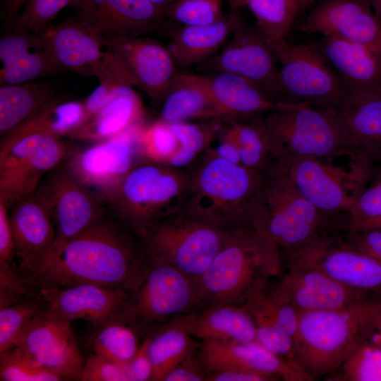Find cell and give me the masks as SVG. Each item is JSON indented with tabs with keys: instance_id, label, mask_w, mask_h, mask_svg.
Segmentation results:
<instances>
[{
	"instance_id": "obj_1",
	"label": "cell",
	"mask_w": 381,
	"mask_h": 381,
	"mask_svg": "<svg viewBox=\"0 0 381 381\" xmlns=\"http://www.w3.org/2000/svg\"><path fill=\"white\" fill-rule=\"evenodd\" d=\"M137 262L131 239L102 218L75 236L54 245L48 255L29 272L42 287L87 283L119 288L133 279Z\"/></svg>"
},
{
	"instance_id": "obj_2",
	"label": "cell",
	"mask_w": 381,
	"mask_h": 381,
	"mask_svg": "<svg viewBox=\"0 0 381 381\" xmlns=\"http://www.w3.org/2000/svg\"><path fill=\"white\" fill-rule=\"evenodd\" d=\"M281 267L280 250L266 233L251 224L231 231L197 281L200 302L244 306L265 290Z\"/></svg>"
},
{
	"instance_id": "obj_3",
	"label": "cell",
	"mask_w": 381,
	"mask_h": 381,
	"mask_svg": "<svg viewBox=\"0 0 381 381\" xmlns=\"http://www.w3.org/2000/svg\"><path fill=\"white\" fill-rule=\"evenodd\" d=\"M190 190L182 212L224 231L241 229L250 217L261 172L205 152L190 170Z\"/></svg>"
},
{
	"instance_id": "obj_4",
	"label": "cell",
	"mask_w": 381,
	"mask_h": 381,
	"mask_svg": "<svg viewBox=\"0 0 381 381\" xmlns=\"http://www.w3.org/2000/svg\"><path fill=\"white\" fill-rule=\"evenodd\" d=\"M260 172L250 222L271 238L281 255L332 234L328 230L337 221L322 213L298 190L284 166L271 161Z\"/></svg>"
},
{
	"instance_id": "obj_5",
	"label": "cell",
	"mask_w": 381,
	"mask_h": 381,
	"mask_svg": "<svg viewBox=\"0 0 381 381\" xmlns=\"http://www.w3.org/2000/svg\"><path fill=\"white\" fill-rule=\"evenodd\" d=\"M272 161L287 167L305 157L353 159L346 126L337 107L277 101L264 116Z\"/></svg>"
},
{
	"instance_id": "obj_6",
	"label": "cell",
	"mask_w": 381,
	"mask_h": 381,
	"mask_svg": "<svg viewBox=\"0 0 381 381\" xmlns=\"http://www.w3.org/2000/svg\"><path fill=\"white\" fill-rule=\"evenodd\" d=\"M190 179L188 169L145 157L126 175L107 202L122 222L143 236L160 219L183 210Z\"/></svg>"
},
{
	"instance_id": "obj_7",
	"label": "cell",
	"mask_w": 381,
	"mask_h": 381,
	"mask_svg": "<svg viewBox=\"0 0 381 381\" xmlns=\"http://www.w3.org/2000/svg\"><path fill=\"white\" fill-rule=\"evenodd\" d=\"M65 154L61 137L39 110L1 138L0 200L8 207L33 193Z\"/></svg>"
},
{
	"instance_id": "obj_8",
	"label": "cell",
	"mask_w": 381,
	"mask_h": 381,
	"mask_svg": "<svg viewBox=\"0 0 381 381\" xmlns=\"http://www.w3.org/2000/svg\"><path fill=\"white\" fill-rule=\"evenodd\" d=\"M375 303L298 313L294 346L298 362L311 380L338 370L362 337L365 319Z\"/></svg>"
},
{
	"instance_id": "obj_9",
	"label": "cell",
	"mask_w": 381,
	"mask_h": 381,
	"mask_svg": "<svg viewBox=\"0 0 381 381\" xmlns=\"http://www.w3.org/2000/svg\"><path fill=\"white\" fill-rule=\"evenodd\" d=\"M229 232L181 210L154 224L143 236L152 264L175 267L197 282L222 248Z\"/></svg>"
},
{
	"instance_id": "obj_10",
	"label": "cell",
	"mask_w": 381,
	"mask_h": 381,
	"mask_svg": "<svg viewBox=\"0 0 381 381\" xmlns=\"http://www.w3.org/2000/svg\"><path fill=\"white\" fill-rule=\"evenodd\" d=\"M39 34L64 72L95 77L99 85L112 88L135 85L107 39L93 31L77 14Z\"/></svg>"
},
{
	"instance_id": "obj_11",
	"label": "cell",
	"mask_w": 381,
	"mask_h": 381,
	"mask_svg": "<svg viewBox=\"0 0 381 381\" xmlns=\"http://www.w3.org/2000/svg\"><path fill=\"white\" fill-rule=\"evenodd\" d=\"M271 47L280 64L277 102L337 107L344 87L337 73L317 49L286 39Z\"/></svg>"
},
{
	"instance_id": "obj_12",
	"label": "cell",
	"mask_w": 381,
	"mask_h": 381,
	"mask_svg": "<svg viewBox=\"0 0 381 381\" xmlns=\"http://www.w3.org/2000/svg\"><path fill=\"white\" fill-rule=\"evenodd\" d=\"M329 159L300 157L285 167L298 190L322 213L337 221L348 216L356 195L367 183L371 166L358 162L347 171Z\"/></svg>"
},
{
	"instance_id": "obj_13",
	"label": "cell",
	"mask_w": 381,
	"mask_h": 381,
	"mask_svg": "<svg viewBox=\"0 0 381 381\" xmlns=\"http://www.w3.org/2000/svg\"><path fill=\"white\" fill-rule=\"evenodd\" d=\"M285 257L289 266L317 269L373 302H381V264L353 249L344 236H325Z\"/></svg>"
},
{
	"instance_id": "obj_14",
	"label": "cell",
	"mask_w": 381,
	"mask_h": 381,
	"mask_svg": "<svg viewBox=\"0 0 381 381\" xmlns=\"http://www.w3.org/2000/svg\"><path fill=\"white\" fill-rule=\"evenodd\" d=\"M34 192L54 222V245L75 236L104 217V198L82 184L66 167L50 174Z\"/></svg>"
},
{
	"instance_id": "obj_15",
	"label": "cell",
	"mask_w": 381,
	"mask_h": 381,
	"mask_svg": "<svg viewBox=\"0 0 381 381\" xmlns=\"http://www.w3.org/2000/svg\"><path fill=\"white\" fill-rule=\"evenodd\" d=\"M13 349L63 380L80 378L84 364L71 321L47 309L30 323Z\"/></svg>"
},
{
	"instance_id": "obj_16",
	"label": "cell",
	"mask_w": 381,
	"mask_h": 381,
	"mask_svg": "<svg viewBox=\"0 0 381 381\" xmlns=\"http://www.w3.org/2000/svg\"><path fill=\"white\" fill-rule=\"evenodd\" d=\"M132 128L75 152L67 162L68 171L106 201L138 161L140 131Z\"/></svg>"
},
{
	"instance_id": "obj_17",
	"label": "cell",
	"mask_w": 381,
	"mask_h": 381,
	"mask_svg": "<svg viewBox=\"0 0 381 381\" xmlns=\"http://www.w3.org/2000/svg\"><path fill=\"white\" fill-rule=\"evenodd\" d=\"M205 62L212 72L236 74L258 84L277 100L279 67L274 51L258 29L238 15L228 41Z\"/></svg>"
},
{
	"instance_id": "obj_18",
	"label": "cell",
	"mask_w": 381,
	"mask_h": 381,
	"mask_svg": "<svg viewBox=\"0 0 381 381\" xmlns=\"http://www.w3.org/2000/svg\"><path fill=\"white\" fill-rule=\"evenodd\" d=\"M106 39L134 85L153 102H162L178 73L168 47L144 36Z\"/></svg>"
},
{
	"instance_id": "obj_19",
	"label": "cell",
	"mask_w": 381,
	"mask_h": 381,
	"mask_svg": "<svg viewBox=\"0 0 381 381\" xmlns=\"http://www.w3.org/2000/svg\"><path fill=\"white\" fill-rule=\"evenodd\" d=\"M76 14L104 38L168 31L164 8L148 0H85Z\"/></svg>"
},
{
	"instance_id": "obj_20",
	"label": "cell",
	"mask_w": 381,
	"mask_h": 381,
	"mask_svg": "<svg viewBox=\"0 0 381 381\" xmlns=\"http://www.w3.org/2000/svg\"><path fill=\"white\" fill-rule=\"evenodd\" d=\"M301 29L358 42L381 55V20L370 0H324L306 16Z\"/></svg>"
},
{
	"instance_id": "obj_21",
	"label": "cell",
	"mask_w": 381,
	"mask_h": 381,
	"mask_svg": "<svg viewBox=\"0 0 381 381\" xmlns=\"http://www.w3.org/2000/svg\"><path fill=\"white\" fill-rule=\"evenodd\" d=\"M199 303L195 280L171 266L153 264L141 280L132 312L145 322H161Z\"/></svg>"
},
{
	"instance_id": "obj_22",
	"label": "cell",
	"mask_w": 381,
	"mask_h": 381,
	"mask_svg": "<svg viewBox=\"0 0 381 381\" xmlns=\"http://www.w3.org/2000/svg\"><path fill=\"white\" fill-rule=\"evenodd\" d=\"M272 294L298 313L332 310L373 303L366 296L335 281L322 271L290 265Z\"/></svg>"
},
{
	"instance_id": "obj_23",
	"label": "cell",
	"mask_w": 381,
	"mask_h": 381,
	"mask_svg": "<svg viewBox=\"0 0 381 381\" xmlns=\"http://www.w3.org/2000/svg\"><path fill=\"white\" fill-rule=\"evenodd\" d=\"M199 362L209 373L227 370L259 373L285 381H311L256 341L202 342Z\"/></svg>"
},
{
	"instance_id": "obj_24",
	"label": "cell",
	"mask_w": 381,
	"mask_h": 381,
	"mask_svg": "<svg viewBox=\"0 0 381 381\" xmlns=\"http://www.w3.org/2000/svg\"><path fill=\"white\" fill-rule=\"evenodd\" d=\"M40 295L46 309L69 321L82 319L102 325L122 308L124 295L119 288L94 284L68 286H43Z\"/></svg>"
},
{
	"instance_id": "obj_25",
	"label": "cell",
	"mask_w": 381,
	"mask_h": 381,
	"mask_svg": "<svg viewBox=\"0 0 381 381\" xmlns=\"http://www.w3.org/2000/svg\"><path fill=\"white\" fill-rule=\"evenodd\" d=\"M6 28L0 38L1 86L30 82L64 72L52 58L39 33L15 25Z\"/></svg>"
},
{
	"instance_id": "obj_26",
	"label": "cell",
	"mask_w": 381,
	"mask_h": 381,
	"mask_svg": "<svg viewBox=\"0 0 381 381\" xmlns=\"http://www.w3.org/2000/svg\"><path fill=\"white\" fill-rule=\"evenodd\" d=\"M8 217L15 255L21 267L30 272L48 255L54 246V222L35 192L15 202Z\"/></svg>"
},
{
	"instance_id": "obj_27",
	"label": "cell",
	"mask_w": 381,
	"mask_h": 381,
	"mask_svg": "<svg viewBox=\"0 0 381 381\" xmlns=\"http://www.w3.org/2000/svg\"><path fill=\"white\" fill-rule=\"evenodd\" d=\"M313 47L337 73L345 92L381 89V55L370 47L335 37H323Z\"/></svg>"
},
{
	"instance_id": "obj_28",
	"label": "cell",
	"mask_w": 381,
	"mask_h": 381,
	"mask_svg": "<svg viewBox=\"0 0 381 381\" xmlns=\"http://www.w3.org/2000/svg\"><path fill=\"white\" fill-rule=\"evenodd\" d=\"M337 108L349 133L353 158L370 166L381 159V89L344 91Z\"/></svg>"
},
{
	"instance_id": "obj_29",
	"label": "cell",
	"mask_w": 381,
	"mask_h": 381,
	"mask_svg": "<svg viewBox=\"0 0 381 381\" xmlns=\"http://www.w3.org/2000/svg\"><path fill=\"white\" fill-rule=\"evenodd\" d=\"M222 116L250 119L265 116L275 107L276 99L258 84L236 74L215 71L204 75Z\"/></svg>"
},
{
	"instance_id": "obj_30",
	"label": "cell",
	"mask_w": 381,
	"mask_h": 381,
	"mask_svg": "<svg viewBox=\"0 0 381 381\" xmlns=\"http://www.w3.org/2000/svg\"><path fill=\"white\" fill-rule=\"evenodd\" d=\"M162 103L158 119L168 124L224 117L202 75L178 72Z\"/></svg>"
},
{
	"instance_id": "obj_31",
	"label": "cell",
	"mask_w": 381,
	"mask_h": 381,
	"mask_svg": "<svg viewBox=\"0 0 381 381\" xmlns=\"http://www.w3.org/2000/svg\"><path fill=\"white\" fill-rule=\"evenodd\" d=\"M143 116L142 101L133 86H121L101 108L68 136L78 140L102 141L137 126Z\"/></svg>"
},
{
	"instance_id": "obj_32",
	"label": "cell",
	"mask_w": 381,
	"mask_h": 381,
	"mask_svg": "<svg viewBox=\"0 0 381 381\" xmlns=\"http://www.w3.org/2000/svg\"><path fill=\"white\" fill-rule=\"evenodd\" d=\"M237 17V12H231L214 23L181 25L171 32L167 47L177 66L205 62L214 56L229 39Z\"/></svg>"
},
{
	"instance_id": "obj_33",
	"label": "cell",
	"mask_w": 381,
	"mask_h": 381,
	"mask_svg": "<svg viewBox=\"0 0 381 381\" xmlns=\"http://www.w3.org/2000/svg\"><path fill=\"white\" fill-rule=\"evenodd\" d=\"M181 320L193 337L202 342L256 341L255 322L243 306H212Z\"/></svg>"
},
{
	"instance_id": "obj_34",
	"label": "cell",
	"mask_w": 381,
	"mask_h": 381,
	"mask_svg": "<svg viewBox=\"0 0 381 381\" xmlns=\"http://www.w3.org/2000/svg\"><path fill=\"white\" fill-rule=\"evenodd\" d=\"M48 83L30 81L0 87V134L8 132L36 114L54 99Z\"/></svg>"
},
{
	"instance_id": "obj_35",
	"label": "cell",
	"mask_w": 381,
	"mask_h": 381,
	"mask_svg": "<svg viewBox=\"0 0 381 381\" xmlns=\"http://www.w3.org/2000/svg\"><path fill=\"white\" fill-rule=\"evenodd\" d=\"M192 337L181 319H178L176 322L149 338L147 351L153 368L152 380L164 381L172 369L192 356Z\"/></svg>"
},
{
	"instance_id": "obj_36",
	"label": "cell",
	"mask_w": 381,
	"mask_h": 381,
	"mask_svg": "<svg viewBox=\"0 0 381 381\" xmlns=\"http://www.w3.org/2000/svg\"><path fill=\"white\" fill-rule=\"evenodd\" d=\"M256 21V28L272 45L286 39L297 13L301 0H250L248 4Z\"/></svg>"
},
{
	"instance_id": "obj_37",
	"label": "cell",
	"mask_w": 381,
	"mask_h": 381,
	"mask_svg": "<svg viewBox=\"0 0 381 381\" xmlns=\"http://www.w3.org/2000/svg\"><path fill=\"white\" fill-rule=\"evenodd\" d=\"M229 123L239 145L241 164L257 171L262 170L272 161L264 116L229 119Z\"/></svg>"
},
{
	"instance_id": "obj_38",
	"label": "cell",
	"mask_w": 381,
	"mask_h": 381,
	"mask_svg": "<svg viewBox=\"0 0 381 381\" xmlns=\"http://www.w3.org/2000/svg\"><path fill=\"white\" fill-rule=\"evenodd\" d=\"M224 117L202 121L170 124L179 141V150L168 165L181 169L194 164L207 150L213 134Z\"/></svg>"
},
{
	"instance_id": "obj_39",
	"label": "cell",
	"mask_w": 381,
	"mask_h": 381,
	"mask_svg": "<svg viewBox=\"0 0 381 381\" xmlns=\"http://www.w3.org/2000/svg\"><path fill=\"white\" fill-rule=\"evenodd\" d=\"M140 346L131 327L110 321L102 325L92 341L94 353L125 366L133 360Z\"/></svg>"
},
{
	"instance_id": "obj_40",
	"label": "cell",
	"mask_w": 381,
	"mask_h": 381,
	"mask_svg": "<svg viewBox=\"0 0 381 381\" xmlns=\"http://www.w3.org/2000/svg\"><path fill=\"white\" fill-rule=\"evenodd\" d=\"M332 375V380L381 381V347L361 337Z\"/></svg>"
},
{
	"instance_id": "obj_41",
	"label": "cell",
	"mask_w": 381,
	"mask_h": 381,
	"mask_svg": "<svg viewBox=\"0 0 381 381\" xmlns=\"http://www.w3.org/2000/svg\"><path fill=\"white\" fill-rule=\"evenodd\" d=\"M43 310L35 301L0 308V354L13 349L30 323Z\"/></svg>"
},
{
	"instance_id": "obj_42",
	"label": "cell",
	"mask_w": 381,
	"mask_h": 381,
	"mask_svg": "<svg viewBox=\"0 0 381 381\" xmlns=\"http://www.w3.org/2000/svg\"><path fill=\"white\" fill-rule=\"evenodd\" d=\"M169 21L181 25H204L221 20L222 0H176L164 8Z\"/></svg>"
},
{
	"instance_id": "obj_43",
	"label": "cell",
	"mask_w": 381,
	"mask_h": 381,
	"mask_svg": "<svg viewBox=\"0 0 381 381\" xmlns=\"http://www.w3.org/2000/svg\"><path fill=\"white\" fill-rule=\"evenodd\" d=\"M139 143L143 157L167 164L179 147L171 125L159 119L147 128L140 130Z\"/></svg>"
},
{
	"instance_id": "obj_44",
	"label": "cell",
	"mask_w": 381,
	"mask_h": 381,
	"mask_svg": "<svg viewBox=\"0 0 381 381\" xmlns=\"http://www.w3.org/2000/svg\"><path fill=\"white\" fill-rule=\"evenodd\" d=\"M85 0H28L11 25L33 33H40L67 6L80 8Z\"/></svg>"
},
{
	"instance_id": "obj_45",
	"label": "cell",
	"mask_w": 381,
	"mask_h": 381,
	"mask_svg": "<svg viewBox=\"0 0 381 381\" xmlns=\"http://www.w3.org/2000/svg\"><path fill=\"white\" fill-rule=\"evenodd\" d=\"M251 316L256 327V341L305 373L298 362L292 337L273 322L258 315Z\"/></svg>"
},
{
	"instance_id": "obj_46",
	"label": "cell",
	"mask_w": 381,
	"mask_h": 381,
	"mask_svg": "<svg viewBox=\"0 0 381 381\" xmlns=\"http://www.w3.org/2000/svg\"><path fill=\"white\" fill-rule=\"evenodd\" d=\"M0 380L3 381H59V376L44 370L15 349L0 354Z\"/></svg>"
},
{
	"instance_id": "obj_47",
	"label": "cell",
	"mask_w": 381,
	"mask_h": 381,
	"mask_svg": "<svg viewBox=\"0 0 381 381\" xmlns=\"http://www.w3.org/2000/svg\"><path fill=\"white\" fill-rule=\"evenodd\" d=\"M381 217V179L365 186L356 195L348 214V231Z\"/></svg>"
},
{
	"instance_id": "obj_48",
	"label": "cell",
	"mask_w": 381,
	"mask_h": 381,
	"mask_svg": "<svg viewBox=\"0 0 381 381\" xmlns=\"http://www.w3.org/2000/svg\"><path fill=\"white\" fill-rule=\"evenodd\" d=\"M80 380L129 381L127 366L93 353L83 365Z\"/></svg>"
},
{
	"instance_id": "obj_49",
	"label": "cell",
	"mask_w": 381,
	"mask_h": 381,
	"mask_svg": "<svg viewBox=\"0 0 381 381\" xmlns=\"http://www.w3.org/2000/svg\"><path fill=\"white\" fill-rule=\"evenodd\" d=\"M205 152L233 164H241L239 145L228 118L223 119L211 138Z\"/></svg>"
},
{
	"instance_id": "obj_50",
	"label": "cell",
	"mask_w": 381,
	"mask_h": 381,
	"mask_svg": "<svg viewBox=\"0 0 381 381\" xmlns=\"http://www.w3.org/2000/svg\"><path fill=\"white\" fill-rule=\"evenodd\" d=\"M344 239L353 249L377 260L381 257V230L346 231Z\"/></svg>"
},
{
	"instance_id": "obj_51",
	"label": "cell",
	"mask_w": 381,
	"mask_h": 381,
	"mask_svg": "<svg viewBox=\"0 0 381 381\" xmlns=\"http://www.w3.org/2000/svg\"><path fill=\"white\" fill-rule=\"evenodd\" d=\"M0 282L1 308L9 306V300L12 296L26 294V287L13 271L10 264L0 263Z\"/></svg>"
},
{
	"instance_id": "obj_52",
	"label": "cell",
	"mask_w": 381,
	"mask_h": 381,
	"mask_svg": "<svg viewBox=\"0 0 381 381\" xmlns=\"http://www.w3.org/2000/svg\"><path fill=\"white\" fill-rule=\"evenodd\" d=\"M148 341L149 338L140 344L136 355L127 365L131 381L152 380L153 368L147 351Z\"/></svg>"
},
{
	"instance_id": "obj_53",
	"label": "cell",
	"mask_w": 381,
	"mask_h": 381,
	"mask_svg": "<svg viewBox=\"0 0 381 381\" xmlns=\"http://www.w3.org/2000/svg\"><path fill=\"white\" fill-rule=\"evenodd\" d=\"M14 255L15 246L8 206L0 200V263L10 264Z\"/></svg>"
},
{
	"instance_id": "obj_54",
	"label": "cell",
	"mask_w": 381,
	"mask_h": 381,
	"mask_svg": "<svg viewBox=\"0 0 381 381\" xmlns=\"http://www.w3.org/2000/svg\"><path fill=\"white\" fill-rule=\"evenodd\" d=\"M200 363L195 364L191 356L172 369L164 381H202L207 376L201 370Z\"/></svg>"
},
{
	"instance_id": "obj_55",
	"label": "cell",
	"mask_w": 381,
	"mask_h": 381,
	"mask_svg": "<svg viewBox=\"0 0 381 381\" xmlns=\"http://www.w3.org/2000/svg\"><path fill=\"white\" fill-rule=\"evenodd\" d=\"M362 337L381 347V302L369 310L362 328Z\"/></svg>"
},
{
	"instance_id": "obj_56",
	"label": "cell",
	"mask_w": 381,
	"mask_h": 381,
	"mask_svg": "<svg viewBox=\"0 0 381 381\" xmlns=\"http://www.w3.org/2000/svg\"><path fill=\"white\" fill-rule=\"evenodd\" d=\"M209 381H272L276 377L252 371L227 370L209 373Z\"/></svg>"
},
{
	"instance_id": "obj_57",
	"label": "cell",
	"mask_w": 381,
	"mask_h": 381,
	"mask_svg": "<svg viewBox=\"0 0 381 381\" xmlns=\"http://www.w3.org/2000/svg\"><path fill=\"white\" fill-rule=\"evenodd\" d=\"M28 0H1L4 25L13 24Z\"/></svg>"
},
{
	"instance_id": "obj_58",
	"label": "cell",
	"mask_w": 381,
	"mask_h": 381,
	"mask_svg": "<svg viewBox=\"0 0 381 381\" xmlns=\"http://www.w3.org/2000/svg\"><path fill=\"white\" fill-rule=\"evenodd\" d=\"M367 229H377L381 230V217L374 219L373 221H370L369 222H367L362 226H361L359 228L354 231H358V230H367Z\"/></svg>"
},
{
	"instance_id": "obj_59",
	"label": "cell",
	"mask_w": 381,
	"mask_h": 381,
	"mask_svg": "<svg viewBox=\"0 0 381 381\" xmlns=\"http://www.w3.org/2000/svg\"><path fill=\"white\" fill-rule=\"evenodd\" d=\"M250 0H229L231 12H237L240 8L248 5Z\"/></svg>"
},
{
	"instance_id": "obj_60",
	"label": "cell",
	"mask_w": 381,
	"mask_h": 381,
	"mask_svg": "<svg viewBox=\"0 0 381 381\" xmlns=\"http://www.w3.org/2000/svg\"><path fill=\"white\" fill-rule=\"evenodd\" d=\"M370 1L374 11L381 20V0H370Z\"/></svg>"
},
{
	"instance_id": "obj_61",
	"label": "cell",
	"mask_w": 381,
	"mask_h": 381,
	"mask_svg": "<svg viewBox=\"0 0 381 381\" xmlns=\"http://www.w3.org/2000/svg\"><path fill=\"white\" fill-rule=\"evenodd\" d=\"M155 5L165 8L176 0H148Z\"/></svg>"
},
{
	"instance_id": "obj_62",
	"label": "cell",
	"mask_w": 381,
	"mask_h": 381,
	"mask_svg": "<svg viewBox=\"0 0 381 381\" xmlns=\"http://www.w3.org/2000/svg\"><path fill=\"white\" fill-rule=\"evenodd\" d=\"M318 1H320V0H303V4H302V10H303L306 7L310 5L313 2Z\"/></svg>"
},
{
	"instance_id": "obj_63",
	"label": "cell",
	"mask_w": 381,
	"mask_h": 381,
	"mask_svg": "<svg viewBox=\"0 0 381 381\" xmlns=\"http://www.w3.org/2000/svg\"><path fill=\"white\" fill-rule=\"evenodd\" d=\"M303 0H301V11H302V4H303Z\"/></svg>"
}]
</instances>
